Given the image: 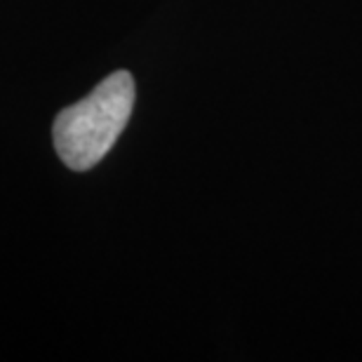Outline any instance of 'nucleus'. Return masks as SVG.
<instances>
[{
  "label": "nucleus",
  "mask_w": 362,
  "mask_h": 362,
  "mask_svg": "<svg viewBox=\"0 0 362 362\" xmlns=\"http://www.w3.org/2000/svg\"><path fill=\"white\" fill-rule=\"evenodd\" d=\"M134 97V78L127 71H115L85 99L64 108L52 127L54 148L64 165L76 172L94 168L125 129Z\"/></svg>",
  "instance_id": "obj_1"
}]
</instances>
